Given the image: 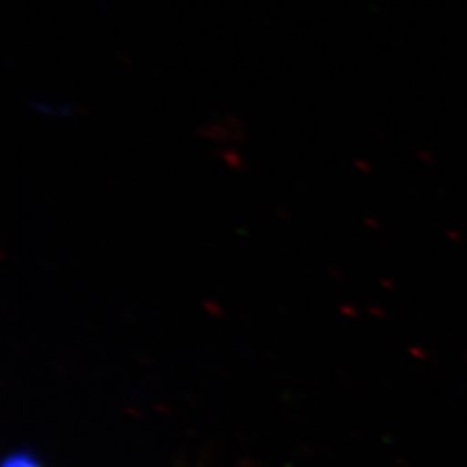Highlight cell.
Wrapping results in <instances>:
<instances>
[{
	"mask_svg": "<svg viewBox=\"0 0 467 467\" xmlns=\"http://www.w3.org/2000/svg\"><path fill=\"white\" fill-rule=\"evenodd\" d=\"M2 467H42V464L35 459L32 453L28 451H16V453H11Z\"/></svg>",
	"mask_w": 467,
	"mask_h": 467,
	"instance_id": "cell-1",
	"label": "cell"
}]
</instances>
